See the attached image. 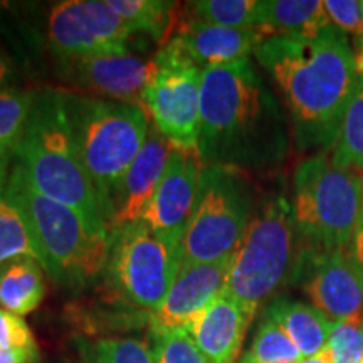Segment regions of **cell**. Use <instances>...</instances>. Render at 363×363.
<instances>
[{
    "instance_id": "cell-1",
    "label": "cell",
    "mask_w": 363,
    "mask_h": 363,
    "mask_svg": "<svg viewBox=\"0 0 363 363\" xmlns=\"http://www.w3.org/2000/svg\"><path fill=\"white\" fill-rule=\"evenodd\" d=\"M254 57L283 98L296 147L333 148L358 83L348 35L335 26L316 39L269 35Z\"/></svg>"
},
{
    "instance_id": "cell-2",
    "label": "cell",
    "mask_w": 363,
    "mask_h": 363,
    "mask_svg": "<svg viewBox=\"0 0 363 363\" xmlns=\"http://www.w3.org/2000/svg\"><path fill=\"white\" fill-rule=\"evenodd\" d=\"M289 142L284 108L251 59L202 71L197 143L202 167L269 170L288 157Z\"/></svg>"
},
{
    "instance_id": "cell-3",
    "label": "cell",
    "mask_w": 363,
    "mask_h": 363,
    "mask_svg": "<svg viewBox=\"0 0 363 363\" xmlns=\"http://www.w3.org/2000/svg\"><path fill=\"white\" fill-rule=\"evenodd\" d=\"M16 160L40 194L71 207L96 233L110 235L106 212L72 136L65 91L45 89L34 94Z\"/></svg>"
},
{
    "instance_id": "cell-4",
    "label": "cell",
    "mask_w": 363,
    "mask_h": 363,
    "mask_svg": "<svg viewBox=\"0 0 363 363\" xmlns=\"http://www.w3.org/2000/svg\"><path fill=\"white\" fill-rule=\"evenodd\" d=\"M4 192L24 217L40 266L52 279L86 286L106 271L110 235L96 233L71 207L40 194L19 163L12 167Z\"/></svg>"
},
{
    "instance_id": "cell-5",
    "label": "cell",
    "mask_w": 363,
    "mask_h": 363,
    "mask_svg": "<svg viewBox=\"0 0 363 363\" xmlns=\"http://www.w3.org/2000/svg\"><path fill=\"white\" fill-rule=\"evenodd\" d=\"M306 247L294 225L291 202L283 194L257 203L233 254L224 293L257 313L284 286L303 278Z\"/></svg>"
},
{
    "instance_id": "cell-6",
    "label": "cell",
    "mask_w": 363,
    "mask_h": 363,
    "mask_svg": "<svg viewBox=\"0 0 363 363\" xmlns=\"http://www.w3.org/2000/svg\"><path fill=\"white\" fill-rule=\"evenodd\" d=\"M65 103L81 162L110 227L113 197L148 138V115L142 104L79 93H65Z\"/></svg>"
},
{
    "instance_id": "cell-7",
    "label": "cell",
    "mask_w": 363,
    "mask_h": 363,
    "mask_svg": "<svg viewBox=\"0 0 363 363\" xmlns=\"http://www.w3.org/2000/svg\"><path fill=\"white\" fill-rule=\"evenodd\" d=\"M363 208V175L340 169L325 153L294 169L291 211L308 252L350 247Z\"/></svg>"
},
{
    "instance_id": "cell-8",
    "label": "cell",
    "mask_w": 363,
    "mask_h": 363,
    "mask_svg": "<svg viewBox=\"0 0 363 363\" xmlns=\"http://www.w3.org/2000/svg\"><path fill=\"white\" fill-rule=\"evenodd\" d=\"M257 202L242 170L202 167L197 201L182 240V264H203L233 256Z\"/></svg>"
},
{
    "instance_id": "cell-9",
    "label": "cell",
    "mask_w": 363,
    "mask_h": 363,
    "mask_svg": "<svg viewBox=\"0 0 363 363\" xmlns=\"http://www.w3.org/2000/svg\"><path fill=\"white\" fill-rule=\"evenodd\" d=\"M182 264V246L165 242L145 222L110 233L106 276L116 294L130 305L157 311L169 294Z\"/></svg>"
},
{
    "instance_id": "cell-10",
    "label": "cell",
    "mask_w": 363,
    "mask_h": 363,
    "mask_svg": "<svg viewBox=\"0 0 363 363\" xmlns=\"http://www.w3.org/2000/svg\"><path fill=\"white\" fill-rule=\"evenodd\" d=\"M155 59L158 67L143 91V110L175 150L197 152L203 69L172 40L155 54Z\"/></svg>"
},
{
    "instance_id": "cell-11",
    "label": "cell",
    "mask_w": 363,
    "mask_h": 363,
    "mask_svg": "<svg viewBox=\"0 0 363 363\" xmlns=\"http://www.w3.org/2000/svg\"><path fill=\"white\" fill-rule=\"evenodd\" d=\"M133 35L106 0H65L48 17V43L57 61L130 54Z\"/></svg>"
},
{
    "instance_id": "cell-12",
    "label": "cell",
    "mask_w": 363,
    "mask_h": 363,
    "mask_svg": "<svg viewBox=\"0 0 363 363\" xmlns=\"http://www.w3.org/2000/svg\"><path fill=\"white\" fill-rule=\"evenodd\" d=\"M157 67L155 56L142 59L133 54H111L61 59L59 76L93 98L140 104Z\"/></svg>"
},
{
    "instance_id": "cell-13",
    "label": "cell",
    "mask_w": 363,
    "mask_h": 363,
    "mask_svg": "<svg viewBox=\"0 0 363 363\" xmlns=\"http://www.w3.org/2000/svg\"><path fill=\"white\" fill-rule=\"evenodd\" d=\"M303 291L333 323L363 313V266L350 249L308 252Z\"/></svg>"
},
{
    "instance_id": "cell-14",
    "label": "cell",
    "mask_w": 363,
    "mask_h": 363,
    "mask_svg": "<svg viewBox=\"0 0 363 363\" xmlns=\"http://www.w3.org/2000/svg\"><path fill=\"white\" fill-rule=\"evenodd\" d=\"M201 174L202 163L197 152L174 150L165 174L142 217V222L165 242L182 246L197 201Z\"/></svg>"
},
{
    "instance_id": "cell-15",
    "label": "cell",
    "mask_w": 363,
    "mask_h": 363,
    "mask_svg": "<svg viewBox=\"0 0 363 363\" xmlns=\"http://www.w3.org/2000/svg\"><path fill=\"white\" fill-rule=\"evenodd\" d=\"M233 256L203 264H180L169 294L157 311L150 313V326L185 328L192 318L224 291Z\"/></svg>"
},
{
    "instance_id": "cell-16",
    "label": "cell",
    "mask_w": 363,
    "mask_h": 363,
    "mask_svg": "<svg viewBox=\"0 0 363 363\" xmlns=\"http://www.w3.org/2000/svg\"><path fill=\"white\" fill-rule=\"evenodd\" d=\"M174 150L155 126H150L142 152L131 163L113 197L110 233L116 227L142 220Z\"/></svg>"
},
{
    "instance_id": "cell-17",
    "label": "cell",
    "mask_w": 363,
    "mask_h": 363,
    "mask_svg": "<svg viewBox=\"0 0 363 363\" xmlns=\"http://www.w3.org/2000/svg\"><path fill=\"white\" fill-rule=\"evenodd\" d=\"M269 35L264 27L230 29L189 17L179 22L170 40L195 65L206 69L249 59Z\"/></svg>"
},
{
    "instance_id": "cell-18",
    "label": "cell",
    "mask_w": 363,
    "mask_h": 363,
    "mask_svg": "<svg viewBox=\"0 0 363 363\" xmlns=\"http://www.w3.org/2000/svg\"><path fill=\"white\" fill-rule=\"evenodd\" d=\"M254 316L256 313L222 291L189 321L185 330L208 363H238L240 347Z\"/></svg>"
},
{
    "instance_id": "cell-19",
    "label": "cell",
    "mask_w": 363,
    "mask_h": 363,
    "mask_svg": "<svg viewBox=\"0 0 363 363\" xmlns=\"http://www.w3.org/2000/svg\"><path fill=\"white\" fill-rule=\"evenodd\" d=\"M264 316L291 338L303 358H310L323 350L333 328V321L315 306L286 296H278L267 303Z\"/></svg>"
},
{
    "instance_id": "cell-20",
    "label": "cell",
    "mask_w": 363,
    "mask_h": 363,
    "mask_svg": "<svg viewBox=\"0 0 363 363\" xmlns=\"http://www.w3.org/2000/svg\"><path fill=\"white\" fill-rule=\"evenodd\" d=\"M261 27L271 35L316 39L333 24L321 0H261Z\"/></svg>"
},
{
    "instance_id": "cell-21",
    "label": "cell",
    "mask_w": 363,
    "mask_h": 363,
    "mask_svg": "<svg viewBox=\"0 0 363 363\" xmlns=\"http://www.w3.org/2000/svg\"><path fill=\"white\" fill-rule=\"evenodd\" d=\"M45 286L43 266L30 257H19L0 266V306L24 316L43 303Z\"/></svg>"
},
{
    "instance_id": "cell-22",
    "label": "cell",
    "mask_w": 363,
    "mask_h": 363,
    "mask_svg": "<svg viewBox=\"0 0 363 363\" xmlns=\"http://www.w3.org/2000/svg\"><path fill=\"white\" fill-rule=\"evenodd\" d=\"M108 6L136 34L150 35L158 44H169L177 22L179 4L169 0H106Z\"/></svg>"
},
{
    "instance_id": "cell-23",
    "label": "cell",
    "mask_w": 363,
    "mask_h": 363,
    "mask_svg": "<svg viewBox=\"0 0 363 363\" xmlns=\"http://www.w3.org/2000/svg\"><path fill=\"white\" fill-rule=\"evenodd\" d=\"M34 94L19 88L0 89V184H6L9 165L19 152Z\"/></svg>"
},
{
    "instance_id": "cell-24",
    "label": "cell",
    "mask_w": 363,
    "mask_h": 363,
    "mask_svg": "<svg viewBox=\"0 0 363 363\" xmlns=\"http://www.w3.org/2000/svg\"><path fill=\"white\" fill-rule=\"evenodd\" d=\"M330 158L340 169L363 174V78L360 76Z\"/></svg>"
},
{
    "instance_id": "cell-25",
    "label": "cell",
    "mask_w": 363,
    "mask_h": 363,
    "mask_svg": "<svg viewBox=\"0 0 363 363\" xmlns=\"http://www.w3.org/2000/svg\"><path fill=\"white\" fill-rule=\"evenodd\" d=\"M187 12L192 19L230 29L261 27V0H197L189 2Z\"/></svg>"
},
{
    "instance_id": "cell-26",
    "label": "cell",
    "mask_w": 363,
    "mask_h": 363,
    "mask_svg": "<svg viewBox=\"0 0 363 363\" xmlns=\"http://www.w3.org/2000/svg\"><path fill=\"white\" fill-rule=\"evenodd\" d=\"M4 185L0 184V266L19 257H30L39 262V252L29 227L19 208L6 197Z\"/></svg>"
},
{
    "instance_id": "cell-27",
    "label": "cell",
    "mask_w": 363,
    "mask_h": 363,
    "mask_svg": "<svg viewBox=\"0 0 363 363\" xmlns=\"http://www.w3.org/2000/svg\"><path fill=\"white\" fill-rule=\"evenodd\" d=\"M148 347L155 363H208L185 328L150 326Z\"/></svg>"
},
{
    "instance_id": "cell-28",
    "label": "cell",
    "mask_w": 363,
    "mask_h": 363,
    "mask_svg": "<svg viewBox=\"0 0 363 363\" xmlns=\"http://www.w3.org/2000/svg\"><path fill=\"white\" fill-rule=\"evenodd\" d=\"M251 355L259 363H301L303 355L291 338L269 318H262L254 335Z\"/></svg>"
},
{
    "instance_id": "cell-29",
    "label": "cell",
    "mask_w": 363,
    "mask_h": 363,
    "mask_svg": "<svg viewBox=\"0 0 363 363\" xmlns=\"http://www.w3.org/2000/svg\"><path fill=\"white\" fill-rule=\"evenodd\" d=\"M84 363H155L147 343L136 338H103L84 348Z\"/></svg>"
},
{
    "instance_id": "cell-30",
    "label": "cell",
    "mask_w": 363,
    "mask_h": 363,
    "mask_svg": "<svg viewBox=\"0 0 363 363\" xmlns=\"http://www.w3.org/2000/svg\"><path fill=\"white\" fill-rule=\"evenodd\" d=\"M326 350L335 363H363V313L333 323Z\"/></svg>"
},
{
    "instance_id": "cell-31",
    "label": "cell",
    "mask_w": 363,
    "mask_h": 363,
    "mask_svg": "<svg viewBox=\"0 0 363 363\" xmlns=\"http://www.w3.org/2000/svg\"><path fill=\"white\" fill-rule=\"evenodd\" d=\"M0 347L26 353L34 363L39 360L38 343L24 318L6 310H0Z\"/></svg>"
},
{
    "instance_id": "cell-32",
    "label": "cell",
    "mask_w": 363,
    "mask_h": 363,
    "mask_svg": "<svg viewBox=\"0 0 363 363\" xmlns=\"http://www.w3.org/2000/svg\"><path fill=\"white\" fill-rule=\"evenodd\" d=\"M325 9L331 24L353 38L352 48L363 43V11L360 0H325Z\"/></svg>"
},
{
    "instance_id": "cell-33",
    "label": "cell",
    "mask_w": 363,
    "mask_h": 363,
    "mask_svg": "<svg viewBox=\"0 0 363 363\" xmlns=\"http://www.w3.org/2000/svg\"><path fill=\"white\" fill-rule=\"evenodd\" d=\"M19 81V72L13 65L12 57L6 52V49L0 45V89L16 88Z\"/></svg>"
},
{
    "instance_id": "cell-34",
    "label": "cell",
    "mask_w": 363,
    "mask_h": 363,
    "mask_svg": "<svg viewBox=\"0 0 363 363\" xmlns=\"http://www.w3.org/2000/svg\"><path fill=\"white\" fill-rule=\"evenodd\" d=\"M348 249H350L352 256L355 257V259L363 266V208H362L360 220H358L355 235H353V240H352L350 247H348Z\"/></svg>"
},
{
    "instance_id": "cell-35",
    "label": "cell",
    "mask_w": 363,
    "mask_h": 363,
    "mask_svg": "<svg viewBox=\"0 0 363 363\" xmlns=\"http://www.w3.org/2000/svg\"><path fill=\"white\" fill-rule=\"evenodd\" d=\"M0 363H34L26 353L0 347Z\"/></svg>"
},
{
    "instance_id": "cell-36",
    "label": "cell",
    "mask_w": 363,
    "mask_h": 363,
    "mask_svg": "<svg viewBox=\"0 0 363 363\" xmlns=\"http://www.w3.org/2000/svg\"><path fill=\"white\" fill-rule=\"evenodd\" d=\"M301 363H335L333 358H331L330 352L326 350V347L321 350L320 353H316V355H313L310 358H303Z\"/></svg>"
},
{
    "instance_id": "cell-37",
    "label": "cell",
    "mask_w": 363,
    "mask_h": 363,
    "mask_svg": "<svg viewBox=\"0 0 363 363\" xmlns=\"http://www.w3.org/2000/svg\"><path fill=\"white\" fill-rule=\"evenodd\" d=\"M362 11H363V0H362ZM353 54H355V66H357V74L363 78V43L360 48L353 49Z\"/></svg>"
},
{
    "instance_id": "cell-38",
    "label": "cell",
    "mask_w": 363,
    "mask_h": 363,
    "mask_svg": "<svg viewBox=\"0 0 363 363\" xmlns=\"http://www.w3.org/2000/svg\"><path fill=\"white\" fill-rule=\"evenodd\" d=\"M239 363H259V362H257L256 358L251 355V352H246L242 355V358H240V360H239Z\"/></svg>"
}]
</instances>
